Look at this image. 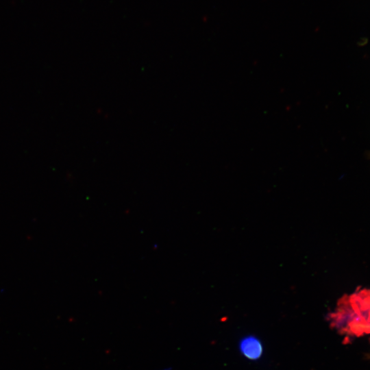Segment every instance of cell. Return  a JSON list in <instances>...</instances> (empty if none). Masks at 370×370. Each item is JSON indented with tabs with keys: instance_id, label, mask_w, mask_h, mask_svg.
Here are the masks:
<instances>
[{
	"instance_id": "obj_1",
	"label": "cell",
	"mask_w": 370,
	"mask_h": 370,
	"mask_svg": "<svg viewBox=\"0 0 370 370\" xmlns=\"http://www.w3.org/2000/svg\"><path fill=\"white\" fill-rule=\"evenodd\" d=\"M239 348L242 355L247 359L256 360L261 358L263 346L261 341L255 336H249L240 342Z\"/></svg>"
}]
</instances>
